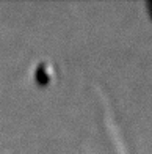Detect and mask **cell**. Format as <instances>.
<instances>
[{"mask_svg": "<svg viewBox=\"0 0 152 154\" xmlns=\"http://www.w3.org/2000/svg\"><path fill=\"white\" fill-rule=\"evenodd\" d=\"M151 8H152V0H151Z\"/></svg>", "mask_w": 152, "mask_h": 154, "instance_id": "cell-1", "label": "cell"}]
</instances>
